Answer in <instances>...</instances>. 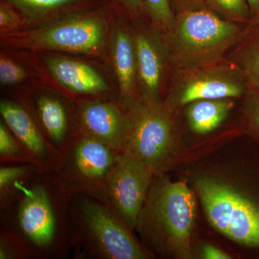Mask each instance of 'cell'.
I'll return each instance as SVG.
<instances>
[{
	"label": "cell",
	"instance_id": "1",
	"mask_svg": "<svg viewBox=\"0 0 259 259\" xmlns=\"http://www.w3.org/2000/svg\"><path fill=\"white\" fill-rule=\"evenodd\" d=\"M71 198L54 173H37L0 212L1 226L21 241L29 259L68 258Z\"/></svg>",
	"mask_w": 259,
	"mask_h": 259
},
{
	"label": "cell",
	"instance_id": "2",
	"mask_svg": "<svg viewBox=\"0 0 259 259\" xmlns=\"http://www.w3.org/2000/svg\"><path fill=\"white\" fill-rule=\"evenodd\" d=\"M155 177L136 229L152 253L192 258L195 194L185 182H171L164 175Z\"/></svg>",
	"mask_w": 259,
	"mask_h": 259
},
{
	"label": "cell",
	"instance_id": "3",
	"mask_svg": "<svg viewBox=\"0 0 259 259\" xmlns=\"http://www.w3.org/2000/svg\"><path fill=\"white\" fill-rule=\"evenodd\" d=\"M69 238L75 259L153 258L110 204L88 196L71 197Z\"/></svg>",
	"mask_w": 259,
	"mask_h": 259
},
{
	"label": "cell",
	"instance_id": "4",
	"mask_svg": "<svg viewBox=\"0 0 259 259\" xmlns=\"http://www.w3.org/2000/svg\"><path fill=\"white\" fill-rule=\"evenodd\" d=\"M117 13L106 3L47 23L1 34V45L13 49L100 55L110 41Z\"/></svg>",
	"mask_w": 259,
	"mask_h": 259
},
{
	"label": "cell",
	"instance_id": "5",
	"mask_svg": "<svg viewBox=\"0 0 259 259\" xmlns=\"http://www.w3.org/2000/svg\"><path fill=\"white\" fill-rule=\"evenodd\" d=\"M245 25L228 21L206 6L177 13L171 28L164 32L171 70L226 59L241 37Z\"/></svg>",
	"mask_w": 259,
	"mask_h": 259
},
{
	"label": "cell",
	"instance_id": "6",
	"mask_svg": "<svg viewBox=\"0 0 259 259\" xmlns=\"http://www.w3.org/2000/svg\"><path fill=\"white\" fill-rule=\"evenodd\" d=\"M122 153L144 162L155 177L164 175L176 156L177 113L163 100L139 97L127 109Z\"/></svg>",
	"mask_w": 259,
	"mask_h": 259
},
{
	"label": "cell",
	"instance_id": "7",
	"mask_svg": "<svg viewBox=\"0 0 259 259\" xmlns=\"http://www.w3.org/2000/svg\"><path fill=\"white\" fill-rule=\"evenodd\" d=\"M195 190L213 228L238 244L259 250L258 194L210 177L197 180Z\"/></svg>",
	"mask_w": 259,
	"mask_h": 259
},
{
	"label": "cell",
	"instance_id": "8",
	"mask_svg": "<svg viewBox=\"0 0 259 259\" xmlns=\"http://www.w3.org/2000/svg\"><path fill=\"white\" fill-rule=\"evenodd\" d=\"M121 151L77 132L61 152L54 174L71 197L84 195L110 204L109 175Z\"/></svg>",
	"mask_w": 259,
	"mask_h": 259
},
{
	"label": "cell",
	"instance_id": "9",
	"mask_svg": "<svg viewBox=\"0 0 259 259\" xmlns=\"http://www.w3.org/2000/svg\"><path fill=\"white\" fill-rule=\"evenodd\" d=\"M245 78L227 60L172 69L163 101L177 114L190 102L208 99H241L248 90Z\"/></svg>",
	"mask_w": 259,
	"mask_h": 259
},
{
	"label": "cell",
	"instance_id": "10",
	"mask_svg": "<svg viewBox=\"0 0 259 259\" xmlns=\"http://www.w3.org/2000/svg\"><path fill=\"white\" fill-rule=\"evenodd\" d=\"M133 23L139 96L163 100L171 71L165 32L149 22Z\"/></svg>",
	"mask_w": 259,
	"mask_h": 259
},
{
	"label": "cell",
	"instance_id": "11",
	"mask_svg": "<svg viewBox=\"0 0 259 259\" xmlns=\"http://www.w3.org/2000/svg\"><path fill=\"white\" fill-rule=\"evenodd\" d=\"M154 177L144 162L122 153L107 179L109 202L133 231L137 226Z\"/></svg>",
	"mask_w": 259,
	"mask_h": 259
},
{
	"label": "cell",
	"instance_id": "12",
	"mask_svg": "<svg viewBox=\"0 0 259 259\" xmlns=\"http://www.w3.org/2000/svg\"><path fill=\"white\" fill-rule=\"evenodd\" d=\"M2 120L11 130L39 173H54L61 152L46 137L31 114L21 102L3 99Z\"/></svg>",
	"mask_w": 259,
	"mask_h": 259
},
{
	"label": "cell",
	"instance_id": "13",
	"mask_svg": "<svg viewBox=\"0 0 259 259\" xmlns=\"http://www.w3.org/2000/svg\"><path fill=\"white\" fill-rule=\"evenodd\" d=\"M76 103L77 132L121 151L127 125V110L118 101L100 98Z\"/></svg>",
	"mask_w": 259,
	"mask_h": 259
},
{
	"label": "cell",
	"instance_id": "14",
	"mask_svg": "<svg viewBox=\"0 0 259 259\" xmlns=\"http://www.w3.org/2000/svg\"><path fill=\"white\" fill-rule=\"evenodd\" d=\"M51 144L61 151L77 134L74 107L54 94L41 93L20 100Z\"/></svg>",
	"mask_w": 259,
	"mask_h": 259
},
{
	"label": "cell",
	"instance_id": "15",
	"mask_svg": "<svg viewBox=\"0 0 259 259\" xmlns=\"http://www.w3.org/2000/svg\"><path fill=\"white\" fill-rule=\"evenodd\" d=\"M109 48L118 83V102L126 110L139 94L134 30L122 15H116Z\"/></svg>",
	"mask_w": 259,
	"mask_h": 259
},
{
	"label": "cell",
	"instance_id": "16",
	"mask_svg": "<svg viewBox=\"0 0 259 259\" xmlns=\"http://www.w3.org/2000/svg\"><path fill=\"white\" fill-rule=\"evenodd\" d=\"M46 64L51 74L70 93L100 99L109 90L108 83L90 65L67 56H48ZM101 99V98H100Z\"/></svg>",
	"mask_w": 259,
	"mask_h": 259
},
{
	"label": "cell",
	"instance_id": "17",
	"mask_svg": "<svg viewBox=\"0 0 259 259\" xmlns=\"http://www.w3.org/2000/svg\"><path fill=\"white\" fill-rule=\"evenodd\" d=\"M13 6L23 19V28L94 8L103 0H1Z\"/></svg>",
	"mask_w": 259,
	"mask_h": 259
},
{
	"label": "cell",
	"instance_id": "18",
	"mask_svg": "<svg viewBox=\"0 0 259 259\" xmlns=\"http://www.w3.org/2000/svg\"><path fill=\"white\" fill-rule=\"evenodd\" d=\"M226 59L241 73L248 88L259 89V15L245 25L241 37Z\"/></svg>",
	"mask_w": 259,
	"mask_h": 259
},
{
	"label": "cell",
	"instance_id": "19",
	"mask_svg": "<svg viewBox=\"0 0 259 259\" xmlns=\"http://www.w3.org/2000/svg\"><path fill=\"white\" fill-rule=\"evenodd\" d=\"M236 100L208 99L190 102L183 108L189 128L197 135L208 134L215 131L229 117Z\"/></svg>",
	"mask_w": 259,
	"mask_h": 259
},
{
	"label": "cell",
	"instance_id": "20",
	"mask_svg": "<svg viewBox=\"0 0 259 259\" xmlns=\"http://www.w3.org/2000/svg\"><path fill=\"white\" fill-rule=\"evenodd\" d=\"M37 173L32 163L0 165V212L13 203L23 186Z\"/></svg>",
	"mask_w": 259,
	"mask_h": 259
},
{
	"label": "cell",
	"instance_id": "21",
	"mask_svg": "<svg viewBox=\"0 0 259 259\" xmlns=\"http://www.w3.org/2000/svg\"><path fill=\"white\" fill-rule=\"evenodd\" d=\"M205 6L221 18L245 25L253 16L246 0H204Z\"/></svg>",
	"mask_w": 259,
	"mask_h": 259
},
{
	"label": "cell",
	"instance_id": "22",
	"mask_svg": "<svg viewBox=\"0 0 259 259\" xmlns=\"http://www.w3.org/2000/svg\"><path fill=\"white\" fill-rule=\"evenodd\" d=\"M31 163L28 153L11 130L3 120L0 122V164Z\"/></svg>",
	"mask_w": 259,
	"mask_h": 259
},
{
	"label": "cell",
	"instance_id": "23",
	"mask_svg": "<svg viewBox=\"0 0 259 259\" xmlns=\"http://www.w3.org/2000/svg\"><path fill=\"white\" fill-rule=\"evenodd\" d=\"M241 100L243 130L253 141L259 143V89L248 88Z\"/></svg>",
	"mask_w": 259,
	"mask_h": 259
},
{
	"label": "cell",
	"instance_id": "24",
	"mask_svg": "<svg viewBox=\"0 0 259 259\" xmlns=\"http://www.w3.org/2000/svg\"><path fill=\"white\" fill-rule=\"evenodd\" d=\"M148 22L163 31L169 30L175 20L170 0H143Z\"/></svg>",
	"mask_w": 259,
	"mask_h": 259
},
{
	"label": "cell",
	"instance_id": "25",
	"mask_svg": "<svg viewBox=\"0 0 259 259\" xmlns=\"http://www.w3.org/2000/svg\"><path fill=\"white\" fill-rule=\"evenodd\" d=\"M0 259H29L21 241L9 230L0 228Z\"/></svg>",
	"mask_w": 259,
	"mask_h": 259
},
{
	"label": "cell",
	"instance_id": "26",
	"mask_svg": "<svg viewBox=\"0 0 259 259\" xmlns=\"http://www.w3.org/2000/svg\"><path fill=\"white\" fill-rule=\"evenodd\" d=\"M117 14L129 19L133 23L147 21L148 18L143 0H103Z\"/></svg>",
	"mask_w": 259,
	"mask_h": 259
},
{
	"label": "cell",
	"instance_id": "27",
	"mask_svg": "<svg viewBox=\"0 0 259 259\" xmlns=\"http://www.w3.org/2000/svg\"><path fill=\"white\" fill-rule=\"evenodd\" d=\"M28 73L22 65L2 53L0 56V82L4 86L19 84L28 78Z\"/></svg>",
	"mask_w": 259,
	"mask_h": 259
},
{
	"label": "cell",
	"instance_id": "28",
	"mask_svg": "<svg viewBox=\"0 0 259 259\" xmlns=\"http://www.w3.org/2000/svg\"><path fill=\"white\" fill-rule=\"evenodd\" d=\"M23 19L13 6L1 1L0 3V33L15 31L23 28Z\"/></svg>",
	"mask_w": 259,
	"mask_h": 259
},
{
	"label": "cell",
	"instance_id": "29",
	"mask_svg": "<svg viewBox=\"0 0 259 259\" xmlns=\"http://www.w3.org/2000/svg\"><path fill=\"white\" fill-rule=\"evenodd\" d=\"M170 3L175 15L186 10L205 7L204 0H170Z\"/></svg>",
	"mask_w": 259,
	"mask_h": 259
},
{
	"label": "cell",
	"instance_id": "30",
	"mask_svg": "<svg viewBox=\"0 0 259 259\" xmlns=\"http://www.w3.org/2000/svg\"><path fill=\"white\" fill-rule=\"evenodd\" d=\"M202 258L205 259H230L231 255L212 245H204L202 248Z\"/></svg>",
	"mask_w": 259,
	"mask_h": 259
},
{
	"label": "cell",
	"instance_id": "31",
	"mask_svg": "<svg viewBox=\"0 0 259 259\" xmlns=\"http://www.w3.org/2000/svg\"><path fill=\"white\" fill-rule=\"evenodd\" d=\"M249 7L252 16H258L259 15V0H246Z\"/></svg>",
	"mask_w": 259,
	"mask_h": 259
}]
</instances>
